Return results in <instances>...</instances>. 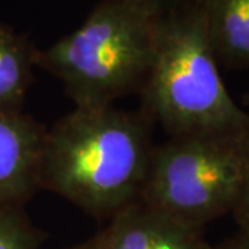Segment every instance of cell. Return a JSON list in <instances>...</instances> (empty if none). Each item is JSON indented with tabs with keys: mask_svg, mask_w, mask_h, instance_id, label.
I'll return each instance as SVG.
<instances>
[{
	"mask_svg": "<svg viewBox=\"0 0 249 249\" xmlns=\"http://www.w3.org/2000/svg\"><path fill=\"white\" fill-rule=\"evenodd\" d=\"M151 122L114 104L75 107L46 130L40 190L111 219L140 196L154 148Z\"/></svg>",
	"mask_w": 249,
	"mask_h": 249,
	"instance_id": "1",
	"label": "cell"
},
{
	"mask_svg": "<svg viewBox=\"0 0 249 249\" xmlns=\"http://www.w3.org/2000/svg\"><path fill=\"white\" fill-rule=\"evenodd\" d=\"M140 91L142 112L158 121L169 137L249 130V114L223 83L202 0L163 11L154 60Z\"/></svg>",
	"mask_w": 249,
	"mask_h": 249,
	"instance_id": "2",
	"label": "cell"
},
{
	"mask_svg": "<svg viewBox=\"0 0 249 249\" xmlns=\"http://www.w3.org/2000/svg\"><path fill=\"white\" fill-rule=\"evenodd\" d=\"M162 14L147 0H101L78 29L39 50L37 67L61 80L75 107L112 106L142 90Z\"/></svg>",
	"mask_w": 249,
	"mask_h": 249,
	"instance_id": "3",
	"label": "cell"
},
{
	"mask_svg": "<svg viewBox=\"0 0 249 249\" xmlns=\"http://www.w3.org/2000/svg\"><path fill=\"white\" fill-rule=\"evenodd\" d=\"M249 130L169 137L154 145L139 199L178 222L205 229L231 213L240 196Z\"/></svg>",
	"mask_w": 249,
	"mask_h": 249,
	"instance_id": "4",
	"label": "cell"
},
{
	"mask_svg": "<svg viewBox=\"0 0 249 249\" xmlns=\"http://www.w3.org/2000/svg\"><path fill=\"white\" fill-rule=\"evenodd\" d=\"M90 241L94 249H212L204 229L178 222L140 199L114 214Z\"/></svg>",
	"mask_w": 249,
	"mask_h": 249,
	"instance_id": "5",
	"label": "cell"
},
{
	"mask_svg": "<svg viewBox=\"0 0 249 249\" xmlns=\"http://www.w3.org/2000/svg\"><path fill=\"white\" fill-rule=\"evenodd\" d=\"M45 126L32 116L0 112V206L24 205L39 187Z\"/></svg>",
	"mask_w": 249,
	"mask_h": 249,
	"instance_id": "6",
	"label": "cell"
},
{
	"mask_svg": "<svg viewBox=\"0 0 249 249\" xmlns=\"http://www.w3.org/2000/svg\"><path fill=\"white\" fill-rule=\"evenodd\" d=\"M214 57L229 70L249 68V0H202Z\"/></svg>",
	"mask_w": 249,
	"mask_h": 249,
	"instance_id": "7",
	"label": "cell"
},
{
	"mask_svg": "<svg viewBox=\"0 0 249 249\" xmlns=\"http://www.w3.org/2000/svg\"><path fill=\"white\" fill-rule=\"evenodd\" d=\"M39 50L24 35L0 24V112H18L34 82Z\"/></svg>",
	"mask_w": 249,
	"mask_h": 249,
	"instance_id": "8",
	"label": "cell"
},
{
	"mask_svg": "<svg viewBox=\"0 0 249 249\" xmlns=\"http://www.w3.org/2000/svg\"><path fill=\"white\" fill-rule=\"evenodd\" d=\"M47 234L35 226L24 205L0 206V249H40Z\"/></svg>",
	"mask_w": 249,
	"mask_h": 249,
	"instance_id": "9",
	"label": "cell"
},
{
	"mask_svg": "<svg viewBox=\"0 0 249 249\" xmlns=\"http://www.w3.org/2000/svg\"><path fill=\"white\" fill-rule=\"evenodd\" d=\"M231 214L235 223L238 224L240 231L245 232V234L249 235V142L244 180H242L240 196H238V199H237V202L234 205Z\"/></svg>",
	"mask_w": 249,
	"mask_h": 249,
	"instance_id": "10",
	"label": "cell"
},
{
	"mask_svg": "<svg viewBox=\"0 0 249 249\" xmlns=\"http://www.w3.org/2000/svg\"><path fill=\"white\" fill-rule=\"evenodd\" d=\"M216 249H249V235L245 232L238 231L235 237H232Z\"/></svg>",
	"mask_w": 249,
	"mask_h": 249,
	"instance_id": "11",
	"label": "cell"
},
{
	"mask_svg": "<svg viewBox=\"0 0 249 249\" xmlns=\"http://www.w3.org/2000/svg\"><path fill=\"white\" fill-rule=\"evenodd\" d=\"M152 4H155L157 7H160L162 11H168L170 9H176L180 7L183 4H187L190 1H194V0H147Z\"/></svg>",
	"mask_w": 249,
	"mask_h": 249,
	"instance_id": "12",
	"label": "cell"
},
{
	"mask_svg": "<svg viewBox=\"0 0 249 249\" xmlns=\"http://www.w3.org/2000/svg\"><path fill=\"white\" fill-rule=\"evenodd\" d=\"M64 249H94L93 248V244L91 241H86V242H82L79 245H75V247H71V248H64Z\"/></svg>",
	"mask_w": 249,
	"mask_h": 249,
	"instance_id": "13",
	"label": "cell"
}]
</instances>
